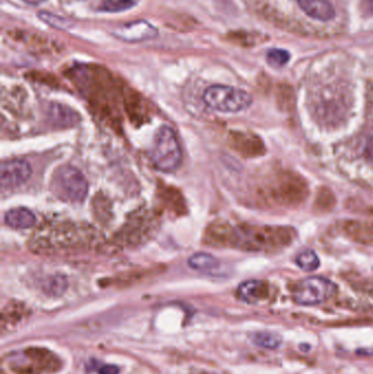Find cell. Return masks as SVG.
<instances>
[{
	"label": "cell",
	"instance_id": "1",
	"mask_svg": "<svg viewBox=\"0 0 373 374\" xmlns=\"http://www.w3.org/2000/svg\"><path fill=\"white\" fill-rule=\"evenodd\" d=\"M203 101L208 108L222 113H239L252 106L253 99L244 90L215 85L205 90Z\"/></svg>",
	"mask_w": 373,
	"mask_h": 374
},
{
	"label": "cell",
	"instance_id": "2",
	"mask_svg": "<svg viewBox=\"0 0 373 374\" xmlns=\"http://www.w3.org/2000/svg\"><path fill=\"white\" fill-rule=\"evenodd\" d=\"M150 158L158 169L163 172H173L182 162V150L172 129L163 126L156 133Z\"/></svg>",
	"mask_w": 373,
	"mask_h": 374
},
{
	"label": "cell",
	"instance_id": "3",
	"mask_svg": "<svg viewBox=\"0 0 373 374\" xmlns=\"http://www.w3.org/2000/svg\"><path fill=\"white\" fill-rule=\"evenodd\" d=\"M53 187L58 197L70 203H80L89 190L83 172L72 165H63L53 175Z\"/></svg>",
	"mask_w": 373,
	"mask_h": 374
},
{
	"label": "cell",
	"instance_id": "4",
	"mask_svg": "<svg viewBox=\"0 0 373 374\" xmlns=\"http://www.w3.org/2000/svg\"><path fill=\"white\" fill-rule=\"evenodd\" d=\"M338 291V286L324 277H308L301 280L295 287L292 298L298 304L310 305L321 304L329 300Z\"/></svg>",
	"mask_w": 373,
	"mask_h": 374
},
{
	"label": "cell",
	"instance_id": "5",
	"mask_svg": "<svg viewBox=\"0 0 373 374\" xmlns=\"http://www.w3.org/2000/svg\"><path fill=\"white\" fill-rule=\"evenodd\" d=\"M32 175L31 165L24 160H10L1 163L0 184L3 190L21 186Z\"/></svg>",
	"mask_w": 373,
	"mask_h": 374
},
{
	"label": "cell",
	"instance_id": "6",
	"mask_svg": "<svg viewBox=\"0 0 373 374\" xmlns=\"http://www.w3.org/2000/svg\"><path fill=\"white\" fill-rule=\"evenodd\" d=\"M114 36L127 43H140L158 36V29L146 20H137L116 29Z\"/></svg>",
	"mask_w": 373,
	"mask_h": 374
},
{
	"label": "cell",
	"instance_id": "7",
	"mask_svg": "<svg viewBox=\"0 0 373 374\" xmlns=\"http://www.w3.org/2000/svg\"><path fill=\"white\" fill-rule=\"evenodd\" d=\"M306 16L314 20L329 22L335 18V9L329 0H297Z\"/></svg>",
	"mask_w": 373,
	"mask_h": 374
},
{
	"label": "cell",
	"instance_id": "8",
	"mask_svg": "<svg viewBox=\"0 0 373 374\" xmlns=\"http://www.w3.org/2000/svg\"><path fill=\"white\" fill-rule=\"evenodd\" d=\"M238 295L244 302L255 304L267 295V285L262 280H249L239 286Z\"/></svg>",
	"mask_w": 373,
	"mask_h": 374
},
{
	"label": "cell",
	"instance_id": "9",
	"mask_svg": "<svg viewBox=\"0 0 373 374\" xmlns=\"http://www.w3.org/2000/svg\"><path fill=\"white\" fill-rule=\"evenodd\" d=\"M5 222L10 228L24 230L35 226L36 218L34 213L26 208H13L6 213Z\"/></svg>",
	"mask_w": 373,
	"mask_h": 374
},
{
	"label": "cell",
	"instance_id": "10",
	"mask_svg": "<svg viewBox=\"0 0 373 374\" xmlns=\"http://www.w3.org/2000/svg\"><path fill=\"white\" fill-rule=\"evenodd\" d=\"M49 117L54 125L72 126L79 122L80 116L67 106L52 103L49 108Z\"/></svg>",
	"mask_w": 373,
	"mask_h": 374
},
{
	"label": "cell",
	"instance_id": "11",
	"mask_svg": "<svg viewBox=\"0 0 373 374\" xmlns=\"http://www.w3.org/2000/svg\"><path fill=\"white\" fill-rule=\"evenodd\" d=\"M188 265L194 270L201 273L214 272L215 269L219 268L218 259L208 253H196L188 259Z\"/></svg>",
	"mask_w": 373,
	"mask_h": 374
},
{
	"label": "cell",
	"instance_id": "12",
	"mask_svg": "<svg viewBox=\"0 0 373 374\" xmlns=\"http://www.w3.org/2000/svg\"><path fill=\"white\" fill-rule=\"evenodd\" d=\"M251 341L255 346L270 350L279 348L283 343L281 336L275 332H256L251 336Z\"/></svg>",
	"mask_w": 373,
	"mask_h": 374
},
{
	"label": "cell",
	"instance_id": "13",
	"mask_svg": "<svg viewBox=\"0 0 373 374\" xmlns=\"http://www.w3.org/2000/svg\"><path fill=\"white\" fill-rule=\"evenodd\" d=\"M138 3L139 0H104L99 10L108 13H123L134 8Z\"/></svg>",
	"mask_w": 373,
	"mask_h": 374
},
{
	"label": "cell",
	"instance_id": "14",
	"mask_svg": "<svg viewBox=\"0 0 373 374\" xmlns=\"http://www.w3.org/2000/svg\"><path fill=\"white\" fill-rule=\"evenodd\" d=\"M297 265H298L304 272H314L320 267V259L315 252L312 250H306L299 254L296 259Z\"/></svg>",
	"mask_w": 373,
	"mask_h": 374
},
{
	"label": "cell",
	"instance_id": "15",
	"mask_svg": "<svg viewBox=\"0 0 373 374\" xmlns=\"http://www.w3.org/2000/svg\"><path fill=\"white\" fill-rule=\"evenodd\" d=\"M68 282L64 276H53L44 284L43 290L47 295L58 297L67 290Z\"/></svg>",
	"mask_w": 373,
	"mask_h": 374
},
{
	"label": "cell",
	"instance_id": "16",
	"mask_svg": "<svg viewBox=\"0 0 373 374\" xmlns=\"http://www.w3.org/2000/svg\"><path fill=\"white\" fill-rule=\"evenodd\" d=\"M39 17L45 24H49L52 28L58 29V30H67L72 26V22L68 19L57 16L54 13H47V11H41L39 13Z\"/></svg>",
	"mask_w": 373,
	"mask_h": 374
},
{
	"label": "cell",
	"instance_id": "17",
	"mask_svg": "<svg viewBox=\"0 0 373 374\" xmlns=\"http://www.w3.org/2000/svg\"><path fill=\"white\" fill-rule=\"evenodd\" d=\"M266 59H267V63L270 66L279 68V67H283L288 64L289 60H290V54L286 49H272L268 51Z\"/></svg>",
	"mask_w": 373,
	"mask_h": 374
},
{
	"label": "cell",
	"instance_id": "18",
	"mask_svg": "<svg viewBox=\"0 0 373 374\" xmlns=\"http://www.w3.org/2000/svg\"><path fill=\"white\" fill-rule=\"evenodd\" d=\"M99 374H119V368L114 364H102L98 368Z\"/></svg>",
	"mask_w": 373,
	"mask_h": 374
},
{
	"label": "cell",
	"instance_id": "19",
	"mask_svg": "<svg viewBox=\"0 0 373 374\" xmlns=\"http://www.w3.org/2000/svg\"><path fill=\"white\" fill-rule=\"evenodd\" d=\"M22 1L30 6H39L43 3L44 1H47V0H22Z\"/></svg>",
	"mask_w": 373,
	"mask_h": 374
},
{
	"label": "cell",
	"instance_id": "20",
	"mask_svg": "<svg viewBox=\"0 0 373 374\" xmlns=\"http://www.w3.org/2000/svg\"><path fill=\"white\" fill-rule=\"evenodd\" d=\"M365 8L368 9L369 13L373 15V0H363Z\"/></svg>",
	"mask_w": 373,
	"mask_h": 374
},
{
	"label": "cell",
	"instance_id": "21",
	"mask_svg": "<svg viewBox=\"0 0 373 374\" xmlns=\"http://www.w3.org/2000/svg\"><path fill=\"white\" fill-rule=\"evenodd\" d=\"M368 152L371 154V158L373 159V139H371L370 145L368 147Z\"/></svg>",
	"mask_w": 373,
	"mask_h": 374
}]
</instances>
